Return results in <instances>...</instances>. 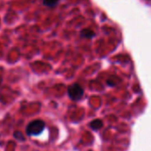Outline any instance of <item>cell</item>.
I'll list each match as a JSON object with an SVG mask.
<instances>
[{
  "label": "cell",
  "instance_id": "277c9868",
  "mask_svg": "<svg viewBox=\"0 0 151 151\" xmlns=\"http://www.w3.org/2000/svg\"><path fill=\"white\" fill-rule=\"evenodd\" d=\"M95 36V33L90 29H85L81 31V37L86 38H93Z\"/></svg>",
  "mask_w": 151,
  "mask_h": 151
},
{
  "label": "cell",
  "instance_id": "6da1fadb",
  "mask_svg": "<svg viewBox=\"0 0 151 151\" xmlns=\"http://www.w3.org/2000/svg\"><path fill=\"white\" fill-rule=\"evenodd\" d=\"M45 124L42 120H34L30 122L26 129V132L29 136H37L39 135L45 129Z\"/></svg>",
  "mask_w": 151,
  "mask_h": 151
},
{
  "label": "cell",
  "instance_id": "7a4b0ae2",
  "mask_svg": "<svg viewBox=\"0 0 151 151\" xmlns=\"http://www.w3.org/2000/svg\"><path fill=\"white\" fill-rule=\"evenodd\" d=\"M68 94L72 101H79L84 95V89L79 84L75 83L68 86Z\"/></svg>",
  "mask_w": 151,
  "mask_h": 151
},
{
  "label": "cell",
  "instance_id": "3957f363",
  "mask_svg": "<svg viewBox=\"0 0 151 151\" xmlns=\"http://www.w3.org/2000/svg\"><path fill=\"white\" fill-rule=\"evenodd\" d=\"M102 126H103V123L100 119H95V120H93V121H92L90 123V127L94 131L100 130Z\"/></svg>",
  "mask_w": 151,
  "mask_h": 151
},
{
  "label": "cell",
  "instance_id": "8992f818",
  "mask_svg": "<svg viewBox=\"0 0 151 151\" xmlns=\"http://www.w3.org/2000/svg\"><path fill=\"white\" fill-rule=\"evenodd\" d=\"M14 137L17 138L19 140H24V137H23V135H22V133L21 132H16L14 133Z\"/></svg>",
  "mask_w": 151,
  "mask_h": 151
},
{
  "label": "cell",
  "instance_id": "5b68a950",
  "mask_svg": "<svg viewBox=\"0 0 151 151\" xmlns=\"http://www.w3.org/2000/svg\"><path fill=\"white\" fill-rule=\"evenodd\" d=\"M59 2V0H43V4L47 7H53Z\"/></svg>",
  "mask_w": 151,
  "mask_h": 151
}]
</instances>
